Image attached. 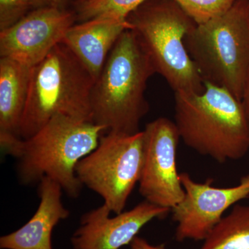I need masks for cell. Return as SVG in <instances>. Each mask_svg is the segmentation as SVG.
<instances>
[{
	"label": "cell",
	"mask_w": 249,
	"mask_h": 249,
	"mask_svg": "<svg viewBox=\"0 0 249 249\" xmlns=\"http://www.w3.org/2000/svg\"><path fill=\"white\" fill-rule=\"evenodd\" d=\"M180 139L218 163L243 158L249 150V123L242 103L229 90L204 81L201 93L175 92Z\"/></svg>",
	"instance_id": "obj_1"
},
{
	"label": "cell",
	"mask_w": 249,
	"mask_h": 249,
	"mask_svg": "<svg viewBox=\"0 0 249 249\" xmlns=\"http://www.w3.org/2000/svg\"><path fill=\"white\" fill-rule=\"evenodd\" d=\"M156 73L132 29L121 34L108 55L91 94L92 122L107 131L133 134L149 111L145 92Z\"/></svg>",
	"instance_id": "obj_2"
},
{
	"label": "cell",
	"mask_w": 249,
	"mask_h": 249,
	"mask_svg": "<svg viewBox=\"0 0 249 249\" xmlns=\"http://www.w3.org/2000/svg\"><path fill=\"white\" fill-rule=\"evenodd\" d=\"M106 127L65 115L54 116L37 132L22 139L13 157L18 160V178L28 185L48 178L67 196H80L83 184L76 167L98 146Z\"/></svg>",
	"instance_id": "obj_3"
},
{
	"label": "cell",
	"mask_w": 249,
	"mask_h": 249,
	"mask_svg": "<svg viewBox=\"0 0 249 249\" xmlns=\"http://www.w3.org/2000/svg\"><path fill=\"white\" fill-rule=\"evenodd\" d=\"M95 80L62 42L31 70L19 136L27 139L54 116L92 122L91 94Z\"/></svg>",
	"instance_id": "obj_4"
},
{
	"label": "cell",
	"mask_w": 249,
	"mask_h": 249,
	"mask_svg": "<svg viewBox=\"0 0 249 249\" xmlns=\"http://www.w3.org/2000/svg\"><path fill=\"white\" fill-rule=\"evenodd\" d=\"M184 42L204 82L241 101L249 73V0H237L227 12L196 24Z\"/></svg>",
	"instance_id": "obj_5"
},
{
	"label": "cell",
	"mask_w": 249,
	"mask_h": 249,
	"mask_svg": "<svg viewBox=\"0 0 249 249\" xmlns=\"http://www.w3.org/2000/svg\"><path fill=\"white\" fill-rule=\"evenodd\" d=\"M127 21L156 73L165 78L175 92H202L204 80L184 42L196 24L175 1H145L129 15Z\"/></svg>",
	"instance_id": "obj_6"
},
{
	"label": "cell",
	"mask_w": 249,
	"mask_h": 249,
	"mask_svg": "<svg viewBox=\"0 0 249 249\" xmlns=\"http://www.w3.org/2000/svg\"><path fill=\"white\" fill-rule=\"evenodd\" d=\"M144 157L142 131L133 134L107 131L98 146L78 162L80 183L99 195L111 213L124 211L142 175Z\"/></svg>",
	"instance_id": "obj_7"
},
{
	"label": "cell",
	"mask_w": 249,
	"mask_h": 249,
	"mask_svg": "<svg viewBox=\"0 0 249 249\" xmlns=\"http://www.w3.org/2000/svg\"><path fill=\"white\" fill-rule=\"evenodd\" d=\"M139 193L145 201L171 211L184 196L177 164L180 139L174 121L160 117L145 125Z\"/></svg>",
	"instance_id": "obj_8"
},
{
	"label": "cell",
	"mask_w": 249,
	"mask_h": 249,
	"mask_svg": "<svg viewBox=\"0 0 249 249\" xmlns=\"http://www.w3.org/2000/svg\"><path fill=\"white\" fill-rule=\"evenodd\" d=\"M180 178L184 196L170 211L178 242L204 241L228 210L249 197V173L235 186L224 188L213 186L210 179L198 182L187 173Z\"/></svg>",
	"instance_id": "obj_9"
},
{
	"label": "cell",
	"mask_w": 249,
	"mask_h": 249,
	"mask_svg": "<svg viewBox=\"0 0 249 249\" xmlns=\"http://www.w3.org/2000/svg\"><path fill=\"white\" fill-rule=\"evenodd\" d=\"M74 19L72 13L60 6H45L31 11L11 27L0 31L1 58L14 59L34 67L61 43Z\"/></svg>",
	"instance_id": "obj_10"
},
{
	"label": "cell",
	"mask_w": 249,
	"mask_h": 249,
	"mask_svg": "<svg viewBox=\"0 0 249 249\" xmlns=\"http://www.w3.org/2000/svg\"><path fill=\"white\" fill-rule=\"evenodd\" d=\"M170 210L144 200L133 209L110 217L106 204L82 216L71 238L73 249H121L130 245L141 230L155 219L165 217Z\"/></svg>",
	"instance_id": "obj_11"
},
{
	"label": "cell",
	"mask_w": 249,
	"mask_h": 249,
	"mask_svg": "<svg viewBox=\"0 0 249 249\" xmlns=\"http://www.w3.org/2000/svg\"><path fill=\"white\" fill-rule=\"evenodd\" d=\"M32 67L9 58L0 59V145L13 156L22 140L19 127L27 103Z\"/></svg>",
	"instance_id": "obj_12"
},
{
	"label": "cell",
	"mask_w": 249,
	"mask_h": 249,
	"mask_svg": "<svg viewBox=\"0 0 249 249\" xmlns=\"http://www.w3.org/2000/svg\"><path fill=\"white\" fill-rule=\"evenodd\" d=\"M62 187L48 178L39 184L40 204L23 227L1 237V249H53L52 233L55 226L67 219L70 212L62 201Z\"/></svg>",
	"instance_id": "obj_13"
},
{
	"label": "cell",
	"mask_w": 249,
	"mask_h": 249,
	"mask_svg": "<svg viewBox=\"0 0 249 249\" xmlns=\"http://www.w3.org/2000/svg\"><path fill=\"white\" fill-rule=\"evenodd\" d=\"M127 29H131L127 20L94 18L73 24L67 31L62 42L96 81L116 41Z\"/></svg>",
	"instance_id": "obj_14"
},
{
	"label": "cell",
	"mask_w": 249,
	"mask_h": 249,
	"mask_svg": "<svg viewBox=\"0 0 249 249\" xmlns=\"http://www.w3.org/2000/svg\"><path fill=\"white\" fill-rule=\"evenodd\" d=\"M200 249H249V205L234 206L211 231Z\"/></svg>",
	"instance_id": "obj_15"
},
{
	"label": "cell",
	"mask_w": 249,
	"mask_h": 249,
	"mask_svg": "<svg viewBox=\"0 0 249 249\" xmlns=\"http://www.w3.org/2000/svg\"><path fill=\"white\" fill-rule=\"evenodd\" d=\"M147 0H86L82 2L78 18L82 22L94 18L127 20L129 15Z\"/></svg>",
	"instance_id": "obj_16"
},
{
	"label": "cell",
	"mask_w": 249,
	"mask_h": 249,
	"mask_svg": "<svg viewBox=\"0 0 249 249\" xmlns=\"http://www.w3.org/2000/svg\"><path fill=\"white\" fill-rule=\"evenodd\" d=\"M196 24L227 12L237 0H173Z\"/></svg>",
	"instance_id": "obj_17"
},
{
	"label": "cell",
	"mask_w": 249,
	"mask_h": 249,
	"mask_svg": "<svg viewBox=\"0 0 249 249\" xmlns=\"http://www.w3.org/2000/svg\"><path fill=\"white\" fill-rule=\"evenodd\" d=\"M31 6L30 0H0V31L20 20Z\"/></svg>",
	"instance_id": "obj_18"
},
{
	"label": "cell",
	"mask_w": 249,
	"mask_h": 249,
	"mask_svg": "<svg viewBox=\"0 0 249 249\" xmlns=\"http://www.w3.org/2000/svg\"><path fill=\"white\" fill-rule=\"evenodd\" d=\"M130 249H166L164 245H152L142 237H136L131 242Z\"/></svg>",
	"instance_id": "obj_19"
},
{
	"label": "cell",
	"mask_w": 249,
	"mask_h": 249,
	"mask_svg": "<svg viewBox=\"0 0 249 249\" xmlns=\"http://www.w3.org/2000/svg\"><path fill=\"white\" fill-rule=\"evenodd\" d=\"M241 103L243 106L246 116L249 123V73L246 80L245 88H244L243 93H242Z\"/></svg>",
	"instance_id": "obj_20"
},
{
	"label": "cell",
	"mask_w": 249,
	"mask_h": 249,
	"mask_svg": "<svg viewBox=\"0 0 249 249\" xmlns=\"http://www.w3.org/2000/svg\"><path fill=\"white\" fill-rule=\"evenodd\" d=\"M31 6L36 9L45 6H57L56 0H30Z\"/></svg>",
	"instance_id": "obj_21"
},
{
	"label": "cell",
	"mask_w": 249,
	"mask_h": 249,
	"mask_svg": "<svg viewBox=\"0 0 249 249\" xmlns=\"http://www.w3.org/2000/svg\"><path fill=\"white\" fill-rule=\"evenodd\" d=\"M56 1H57V6H60V5H61L62 4V3H63L64 1H65V0H56Z\"/></svg>",
	"instance_id": "obj_22"
},
{
	"label": "cell",
	"mask_w": 249,
	"mask_h": 249,
	"mask_svg": "<svg viewBox=\"0 0 249 249\" xmlns=\"http://www.w3.org/2000/svg\"><path fill=\"white\" fill-rule=\"evenodd\" d=\"M82 2H83V1H86V0H81Z\"/></svg>",
	"instance_id": "obj_23"
}]
</instances>
